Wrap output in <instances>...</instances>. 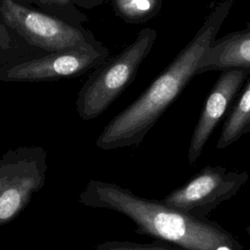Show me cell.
Segmentation results:
<instances>
[{
  "label": "cell",
  "instance_id": "cell-12",
  "mask_svg": "<svg viewBox=\"0 0 250 250\" xmlns=\"http://www.w3.org/2000/svg\"><path fill=\"white\" fill-rule=\"evenodd\" d=\"M21 2L52 15L74 25H83L88 17L79 8L85 9L83 0H20Z\"/></svg>",
  "mask_w": 250,
  "mask_h": 250
},
{
  "label": "cell",
  "instance_id": "cell-2",
  "mask_svg": "<svg viewBox=\"0 0 250 250\" xmlns=\"http://www.w3.org/2000/svg\"><path fill=\"white\" fill-rule=\"evenodd\" d=\"M78 201L90 208L122 214L135 224L138 233L182 250H243L219 225L171 208L162 200L142 197L113 183L90 180Z\"/></svg>",
  "mask_w": 250,
  "mask_h": 250
},
{
  "label": "cell",
  "instance_id": "cell-16",
  "mask_svg": "<svg viewBox=\"0 0 250 250\" xmlns=\"http://www.w3.org/2000/svg\"><path fill=\"white\" fill-rule=\"evenodd\" d=\"M247 230H248V233H249V236H250V227L247 229Z\"/></svg>",
  "mask_w": 250,
  "mask_h": 250
},
{
  "label": "cell",
  "instance_id": "cell-7",
  "mask_svg": "<svg viewBox=\"0 0 250 250\" xmlns=\"http://www.w3.org/2000/svg\"><path fill=\"white\" fill-rule=\"evenodd\" d=\"M247 179L245 172L209 166L185 186L170 192L162 201L171 208L203 219L219 204L232 197Z\"/></svg>",
  "mask_w": 250,
  "mask_h": 250
},
{
  "label": "cell",
  "instance_id": "cell-6",
  "mask_svg": "<svg viewBox=\"0 0 250 250\" xmlns=\"http://www.w3.org/2000/svg\"><path fill=\"white\" fill-rule=\"evenodd\" d=\"M109 53L102 42L46 53L0 66V81L47 82L78 77L103 64Z\"/></svg>",
  "mask_w": 250,
  "mask_h": 250
},
{
  "label": "cell",
  "instance_id": "cell-4",
  "mask_svg": "<svg viewBox=\"0 0 250 250\" xmlns=\"http://www.w3.org/2000/svg\"><path fill=\"white\" fill-rule=\"evenodd\" d=\"M46 174L42 146H19L0 156V229L17 219L44 188Z\"/></svg>",
  "mask_w": 250,
  "mask_h": 250
},
{
  "label": "cell",
  "instance_id": "cell-11",
  "mask_svg": "<svg viewBox=\"0 0 250 250\" xmlns=\"http://www.w3.org/2000/svg\"><path fill=\"white\" fill-rule=\"evenodd\" d=\"M46 54L28 44L0 13V66Z\"/></svg>",
  "mask_w": 250,
  "mask_h": 250
},
{
  "label": "cell",
  "instance_id": "cell-13",
  "mask_svg": "<svg viewBox=\"0 0 250 250\" xmlns=\"http://www.w3.org/2000/svg\"><path fill=\"white\" fill-rule=\"evenodd\" d=\"M116 17L129 23H143L159 14L162 0H110Z\"/></svg>",
  "mask_w": 250,
  "mask_h": 250
},
{
  "label": "cell",
  "instance_id": "cell-1",
  "mask_svg": "<svg viewBox=\"0 0 250 250\" xmlns=\"http://www.w3.org/2000/svg\"><path fill=\"white\" fill-rule=\"evenodd\" d=\"M234 0L220 2L192 39L126 108L115 115L96 140L103 150L138 146L165 110L196 75L200 61L216 39Z\"/></svg>",
  "mask_w": 250,
  "mask_h": 250
},
{
  "label": "cell",
  "instance_id": "cell-15",
  "mask_svg": "<svg viewBox=\"0 0 250 250\" xmlns=\"http://www.w3.org/2000/svg\"><path fill=\"white\" fill-rule=\"evenodd\" d=\"M104 0H83L85 9H93L95 7L101 6Z\"/></svg>",
  "mask_w": 250,
  "mask_h": 250
},
{
  "label": "cell",
  "instance_id": "cell-8",
  "mask_svg": "<svg viewBox=\"0 0 250 250\" xmlns=\"http://www.w3.org/2000/svg\"><path fill=\"white\" fill-rule=\"evenodd\" d=\"M249 74V67L229 68L221 72L205 101L198 122L191 135L188 153L189 164H193L201 154L206 142Z\"/></svg>",
  "mask_w": 250,
  "mask_h": 250
},
{
  "label": "cell",
  "instance_id": "cell-14",
  "mask_svg": "<svg viewBox=\"0 0 250 250\" xmlns=\"http://www.w3.org/2000/svg\"><path fill=\"white\" fill-rule=\"evenodd\" d=\"M96 250H177L160 241L141 243L126 240H106L97 245Z\"/></svg>",
  "mask_w": 250,
  "mask_h": 250
},
{
  "label": "cell",
  "instance_id": "cell-9",
  "mask_svg": "<svg viewBox=\"0 0 250 250\" xmlns=\"http://www.w3.org/2000/svg\"><path fill=\"white\" fill-rule=\"evenodd\" d=\"M240 67L250 68V26L215 39L203 55L196 74Z\"/></svg>",
  "mask_w": 250,
  "mask_h": 250
},
{
  "label": "cell",
  "instance_id": "cell-10",
  "mask_svg": "<svg viewBox=\"0 0 250 250\" xmlns=\"http://www.w3.org/2000/svg\"><path fill=\"white\" fill-rule=\"evenodd\" d=\"M248 132H250V74L239 99L224 122L217 147L225 148Z\"/></svg>",
  "mask_w": 250,
  "mask_h": 250
},
{
  "label": "cell",
  "instance_id": "cell-3",
  "mask_svg": "<svg viewBox=\"0 0 250 250\" xmlns=\"http://www.w3.org/2000/svg\"><path fill=\"white\" fill-rule=\"evenodd\" d=\"M156 36V30L151 27L141 29L132 43L91 71L75 102L82 120L89 121L101 115L132 83Z\"/></svg>",
  "mask_w": 250,
  "mask_h": 250
},
{
  "label": "cell",
  "instance_id": "cell-5",
  "mask_svg": "<svg viewBox=\"0 0 250 250\" xmlns=\"http://www.w3.org/2000/svg\"><path fill=\"white\" fill-rule=\"evenodd\" d=\"M0 13L28 44L45 53L101 42L84 25L71 24L20 0H0Z\"/></svg>",
  "mask_w": 250,
  "mask_h": 250
}]
</instances>
